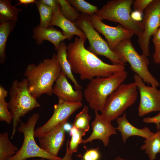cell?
<instances>
[{"label":"cell","instance_id":"d6986e66","mask_svg":"<svg viewBox=\"0 0 160 160\" xmlns=\"http://www.w3.org/2000/svg\"><path fill=\"white\" fill-rule=\"evenodd\" d=\"M56 26L62 30L64 35L70 40L73 35L79 37H86L84 33L75 25L65 17L61 13L60 10L53 12L49 27Z\"/></svg>","mask_w":160,"mask_h":160},{"label":"cell","instance_id":"603a6c76","mask_svg":"<svg viewBox=\"0 0 160 160\" xmlns=\"http://www.w3.org/2000/svg\"><path fill=\"white\" fill-rule=\"evenodd\" d=\"M144 144L140 147L145 151L150 160H155L157 154L160 153V130L154 133L144 141Z\"/></svg>","mask_w":160,"mask_h":160},{"label":"cell","instance_id":"4316f807","mask_svg":"<svg viewBox=\"0 0 160 160\" xmlns=\"http://www.w3.org/2000/svg\"><path fill=\"white\" fill-rule=\"evenodd\" d=\"M7 91L2 86H0V121H4L8 124L12 121V117L5 101L7 95Z\"/></svg>","mask_w":160,"mask_h":160},{"label":"cell","instance_id":"6da1fadb","mask_svg":"<svg viewBox=\"0 0 160 160\" xmlns=\"http://www.w3.org/2000/svg\"><path fill=\"white\" fill-rule=\"evenodd\" d=\"M86 37L75 38L67 46V55L73 72L82 80L97 77L105 78L125 70L123 64H110L102 60L84 46Z\"/></svg>","mask_w":160,"mask_h":160},{"label":"cell","instance_id":"b9f144b4","mask_svg":"<svg viewBox=\"0 0 160 160\" xmlns=\"http://www.w3.org/2000/svg\"><path fill=\"white\" fill-rule=\"evenodd\" d=\"M114 160H127L126 159H124L120 156H118L116 157L114 159Z\"/></svg>","mask_w":160,"mask_h":160},{"label":"cell","instance_id":"d4e9b609","mask_svg":"<svg viewBox=\"0 0 160 160\" xmlns=\"http://www.w3.org/2000/svg\"><path fill=\"white\" fill-rule=\"evenodd\" d=\"M35 4L40 17V22L39 25L43 28L49 27L53 14L52 10L41 0H36Z\"/></svg>","mask_w":160,"mask_h":160},{"label":"cell","instance_id":"7402d4cb","mask_svg":"<svg viewBox=\"0 0 160 160\" xmlns=\"http://www.w3.org/2000/svg\"><path fill=\"white\" fill-rule=\"evenodd\" d=\"M22 9L11 4L10 0H0V23L9 21H17Z\"/></svg>","mask_w":160,"mask_h":160},{"label":"cell","instance_id":"ee69618b","mask_svg":"<svg viewBox=\"0 0 160 160\" xmlns=\"http://www.w3.org/2000/svg\"><path fill=\"white\" fill-rule=\"evenodd\" d=\"M80 160H83V159H80Z\"/></svg>","mask_w":160,"mask_h":160},{"label":"cell","instance_id":"ab89813d","mask_svg":"<svg viewBox=\"0 0 160 160\" xmlns=\"http://www.w3.org/2000/svg\"><path fill=\"white\" fill-rule=\"evenodd\" d=\"M79 130V129L74 126H72L71 128L70 131L69 135L71 136L73 134L77 133Z\"/></svg>","mask_w":160,"mask_h":160},{"label":"cell","instance_id":"f35d334b","mask_svg":"<svg viewBox=\"0 0 160 160\" xmlns=\"http://www.w3.org/2000/svg\"><path fill=\"white\" fill-rule=\"evenodd\" d=\"M42 160H45L44 159H41ZM60 160H73L72 159V155L70 154L68 151L66 149L65 155Z\"/></svg>","mask_w":160,"mask_h":160},{"label":"cell","instance_id":"4fadbf2b","mask_svg":"<svg viewBox=\"0 0 160 160\" xmlns=\"http://www.w3.org/2000/svg\"><path fill=\"white\" fill-rule=\"evenodd\" d=\"M89 16L93 27L104 36L111 50L122 41L130 39L134 34L119 24L116 27L110 26L95 14Z\"/></svg>","mask_w":160,"mask_h":160},{"label":"cell","instance_id":"ba28073f","mask_svg":"<svg viewBox=\"0 0 160 160\" xmlns=\"http://www.w3.org/2000/svg\"><path fill=\"white\" fill-rule=\"evenodd\" d=\"M137 88L135 82L121 84L107 98L101 115L111 121L120 117L135 102Z\"/></svg>","mask_w":160,"mask_h":160},{"label":"cell","instance_id":"52a82bcc","mask_svg":"<svg viewBox=\"0 0 160 160\" xmlns=\"http://www.w3.org/2000/svg\"><path fill=\"white\" fill-rule=\"evenodd\" d=\"M39 117V113L32 115L25 122L21 121L17 131L23 134L24 140L20 148L8 160H25L39 157L49 160H60L62 158L52 156L43 150L36 143L35 128Z\"/></svg>","mask_w":160,"mask_h":160},{"label":"cell","instance_id":"2e32d148","mask_svg":"<svg viewBox=\"0 0 160 160\" xmlns=\"http://www.w3.org/2000/svg\"><path fill=\"white\" fill-rule=\"evenodd\" d=\"M53 93L58 99L68 102H81L83 98L81 89H74L66 76L62 71L53 86Z\"/></svg>","mask_w":160,"mask_h":160},{"label":"cell","instance_id":"4dcf8cb0","mask_svg":"<svg viewBox=\"0 0 160 160\" xmlns=\"http://www.w3.org/2000/svg\"><path fill=\"white\" fill-rule=\"evenodd\" d=\"M153 0H135L133 3V7L134 11L143 14L146 8Z\"/></svg>","mask_w":160,"mask_h":160},{"label":"cell","instance_id":"9a60e30c","mask_svg":"<svg viewBox=\"0 0 160 160\" xmlns=\"http://www.w3.org/2000/svg\"><path fill=\"white\" fill-rule=\"evenodd\" d=\"M67 122L62 123L45 135L38 138L40 147L43 150L52 156L58 157V152L65 140L64 125Z\"/></svg>","mask_w":160,"mask_h":160},{"label":"cell","instance_id":"ffe728a7","mask_svg":"<svg viewBox=\"0 0 160 160\" xmlns=\"http://www.w3.org/2000/svg\"><path fill=\"white\" fill-rule=\"evenodd\" d=\"M56 50V57L61 68L62 72L74 84L75 89H81L82 87L78 84L73 75L71 65L67 58V46L65 43L63 41L61 42L58 48Z\"/></svg>","mask_w":160,"mask_h":160},{"label":"cell","instance_id":"8d00e7d4","mask_svg":"<svg viewBox=\"0 0 160 160\" xmlns=\"http://www.w3.org/2000/svg\"><path fill=\"white\" fill-rule=\"evenodd\" d=\"M143 14L141 12L134 11L131 14L132 18L135 21L140 22V21L142 19V15Z\"/></svg>","mask_w":160,"mask_h":160},{"label":"cell","instance_id":"ac0fdd59","mask_svg":"<svg viewBox=\"0 0 160 160\" xmlns=\"http://www.w3.org/2000/svg\"><path fill=\"white\" fill-rule=\"evenodd\" d=\"M116 119L118 126L116 128L120 132L124 143L132 136H140L146 139L154 133L148 127L139 129L132 124L127 119L126 112Z\"/></svg>","mask_w":160,"mask_h":160},{"label":"cell","instance_id":"83f0119b","mask_svg":"<svg viewBox=\"0 0 160 160\" xmlns=\"http://www.w3.org/2000/svg\"><path fill=\"white\" fill-rule=\"evenodd\" d=\"M60 6V12L63 16L75 24L79 18L81 13L67 0H58Z\"/></svg>","mask_w":160,"mask_h":160},{"label":"cell","instance_id":"3957f363","mask_svg":"<svg viewBox=\"0 0 160 160\" xmlns=\"http://www.w3.org/2000/svg\"><path fill=\"white\" fill-rule=\"evenodd\" d=\"M9 109L12 117V129L11 138H13L17 127L21 121L20 118L29 112L40 106L36 98L30 92L28 81L23 78L19 81L14 80L9 91Z\"/></svg>","mask_w":160,"mask_h":160},{"label":"cell","instance_id":"7c38bea8","mask_svg":"<svg viewBox=\"0 0 160 160\" xmlns=\"http://www.w3.org/2000/svg\"><path fill=\"white\" fill-rule=\"evenodd\" d=\"M133 78L140 94L139 116L143 117L152 112H160V90L156 86L146 85L142 79L136 74L133 75Z\"/></svg>","mask_w":160,"mask_h":160},{"label":"cell","instance_id":"f1b7e54d","mask_svg":"<svg viewBox=\"0 0 160 160\" xmlns=\"http://www.w3.org/2000/svg\"><path fill=\"white\" fill-rule=\"evenodd\" d=\"M78 11L89 16L94 15L98 10L96 6L84 0H68Z\"/></svg>","mask_w":160,"mask_h":160},{"label":"cell","instance_id":"cb8c5ba5","mask_svg":"<svg viewBox=\"0 0 160 160\" xmlns=\"http://www.w3.org/2000/svg\"><path fill=\"white\" fill-rule=\"evenodd\" d=\"M18 148L10 141L7 131L0 134V160H8L14 156Z\"/></svg>","mask_w":160,"mask_h":160},{"label":"cell","instance_id":"8992f818","mask_svg":"<svg viewBox=\"0 0 160 160\" xmlns=\"http://www.w3.org/2000/svg\"><path fill=\"white\" fill-rule=\"evenodd\" d=\"M112 50L124 65L128 62L130 68L144 82L151 86L159 87L160 84L149 71V60L147 57L139 55L133 47L130 39L120 41Z\"/></svg>","mask_w":160,"mask_h":160},{"label":"cell","instance_id":"44dd1931","mask_svg":"<svg viewBox=\"0 0 160 160\" xmlns=\"http://www.w3.org/2000/svg\"><path fill=\"white\" fill-rule=\"evenodd\" d=\"M17 21H9L0 23V63L3 64L7 58L6 48L8 38L15 28Z\"/></svg>","mask_w":160,"mask_h":160},{"label":"cell","instance_id":"7a4b0ae2","mask_svg":"<svg viewBox=\"0 0 160 160\" xmlns=\"http://www.w3.org/2000/svg\"><path fill=\"white\" fill-rule=\"evenodd\" d=\"M61 71L56 54L54 53L51 58H44L37 65L28 64L24 75L28 81L30 92L37 98L43 94L49 96L53 94V84Z\"/></svg>","mask_w":160,"mask_h":160},{"label":"cell","instance_id":"e575fe53","mask_svg":"<svg viewBox=\"0 0 160 160\" xmlns=\"http://www.w3.org/2000/svg\"><path fill=\"white\" fill-rule=\"evenodd\" d=\"M153 41L155 49L160 46V26L153 35Z\"/></svg>","mask_w":160,"mask_h":160},{"label":"cell","instance_id":"30bf717a","mask_svg":"<svg viewBox=\"0 0 160 160\" xmlns=\"http://www.w3.org/2000/svg\"><path fill=\"white\" fill-rule=\"evenodd\" d=\"M141 22L144 30L138 36V42L142 54L147 57L150 56L149 45L151 36L160 26V0H153L144 11Z\"/></svg>","mask_w":160,"mask_h":160},{"label":"cell","instance_id":"7bdbcfd3","mask_svg":"<svg viewBox=\"0 0 160 160\" xmlns=\"http://www.w3.org/2000/svg\"><path fill=\"white\" fill-rule=\"evenodd\" d=\"M32 160H42V159H33Z\"/></svg>","mask_w":160,"mask_h":160},{"label":"cell","instance_id":"f546056e","mask_svg":"<svg viewBox=\"0 0 160 160\" xmlns=\"http://www.w3.org/2000/svg\"><path fill=\"white\" fill-rule=\"evenodd\" d=\"M86 132L79 129L78 132L73 135L71 140H68L66 144V149L69 153L72 155L77 152L79 145L82 143V137L85 135Z\"/></svg>","mask_w":160,"mask_h":160},{"label":"cell","instance_id":"836d02e7","mask_svg":"<svg viewBox=\"0 0 160 160\" xmlns=\"http://www.w3.org/2000/svg\"><path fill=\"white\" fill-rule=\"evenodd\" d=\"M41 1L50 7L53 12L60 10V6L58 0H41Z\"/></svg>","mask_w":160,"mask_h":160},{"label":"cell","instance_id":"9c48e42d","mask_svg":"<svg viewBox=\"0 0 160 160\" xmlns=\"http://www.w3.org/2000/svg\"><path fill=\"white\" fill-rule=\"evenodd\" d=\"M75 25L84 33L88 40L89 46L88 50L97 56L106 57L112 64L124 65L110 49L107 42L102 38L93 27L89 16L81 13Z\"/></svg>","mask_w":160,"mask_h":160},{"label":"cell","instance_id":"d590c367","mask_svg":"<svg viewBox=\"0 0 160 160\" xmlns=\"http://www.w3.org/2000/svg\"><path fill=\"white\" fill-rule=\"evenodd\" d=\"M155 49L153 56V59L156 63L160 64V46Z\"/></svg>","mask_w":160,"mask_h":160},{"label":"cell","instance_id":"74e56055","mask_svg":"<svg viewBox=\"0 0 160 160\" xmlns=\"http://www.w3.org/2000/svg\"><path fill=\"white\" fill-rule=\"evenodd\" d=\"M36 1L35 0H19L17 1L18 3L17 6L21 4L26 5L31 4H35Z\"/></svg>","mask_w":160,"mask_h":160},{"label":"cell","instance_id":"e0dca14e","mask_svg":"<svg viewBox=\"0 0 160 160\" xmlns=\"http://www.w3.org/2000/svg\"><path fill=\"white\" fill-rule=\"evenodd\" d=\"M32 32V37L35 40L37 45H41L44 41H47L54 45L56 50L58 48L61 42L67 39L62 31L53 26L43 28L38 25L33 27Z\"/></svg>","mask_w":160,"mask_h":160},{"label":"cell","instance_id":"5b68a950","mask_svg":"<svg viewBox=\"0 0 160 160\" xmlns=\"http://www.w3.org/2000/svg\"><path fill=\"white\" fill-rule=\"evenodd\" d=\"M133 1H108L95 15L102 21L106 19L118 23L138 36L143 33L144 28L141 22L135 20L131 16V7Z\"/></svg>","mask_w":160,"mask_h":160},{"label":"cell","instance_id":"8fae6325","mask_svg":"<svg viewBox=\"0 0 160 160\" xmlns=\"http://www.w3.org/2000/svg\"><path fill=\"white\" fill-rule=\"evenodd\" d=\"M82 105L81 102L71 103L58 99V103L54 105L53 113L50 118L44 125L35 129V137L39 138L58 125L67 121L70 116Z\"/></svg>","mask_w":160,"mask_h":160},{"label":"cell","instance_id":"60d3db41","mask_svg":"<svg viewBox=\"0 0 160 160\" xmlns=\"http://www.w3.org/2000/svg\"><path fill=\"white\" fill-rule=\"evenodd\" d=\"M72 127L68 123L66 122L64 125V128L65 131H70Z\"/></svg>","mask_w":160,"mask_h":160},{"label":"cell","instance_id":"484cf974","mask_svg":"<svg viewBox=\"0 0 160 160\" xmlns=\"http://www.w3.org/2000/svg\"><path fill=\"white\" fill-rule=\"evenodd\" d=\"M88 106L84 105L82 110L76 115L72 126L75 127L85 132L89 131L91 117L88 114Z\"/></svg>","mask_w":160,"mask_h":160},{"label":"cell","instance_id":"1f68e13d","mask_svg":"<svg viewBox=\"0 0 160 160\" xmlns=\"http://www.w3.org/2000/svg\"><path fill=\"white\" fill-rule=\"evenodd\" d=\"M98 148L92 149L87 151L83 157V160H98L100 154L98 151Z\"/></svg>","mask_w":160,"mask_h":160},{"label":"cell","instance_id":"d6a6232c","mask_svg":"<svg viewBox=\"0 0 160 160\" xmlns=\"http://www.w3.org/2000/svg\"><path fill=\"white\" fill-rule=\"evenodd\" d=\"M143 121L146 124H155L156 129L158 130H159L160 129V112L154 116L144 118L143 119Z\"/></svg>","mask_w":160,"mask_h":160},{"label":"cell","instance_id":"277c9868","mask_svg":"<svg viewBox=\"0 0 160 160\" xmlns=\"http://www.w3.org/2000/svg\"><path fill=\"white\" fill-rule=\"evenodd\" d=\"M125 70L105 78L97 77L90 80L84 92L86 101L92 109L102 112L107 98L126 79Z\"/></svg>","mask_w":160,"mask_h":160},{"label":"cell","instance_id":"5bb4252c","mask_svg":"<svg viewBox=\"0 0 160 160\" xmlns=\"http://www.w3.org/2000/svg\"><path fill=\"white\" fill-rule=\"evenodd\" d=\"M95 111V119L91 124L92 132L87 138L82 140V143L92 142L94 140L99 139L106 147L109 144L110 137L117 134V129L112 125L111 121L99 114L98 111Z\"/></svg>","mask_w":160,"mask_h":160}]
</instances>
